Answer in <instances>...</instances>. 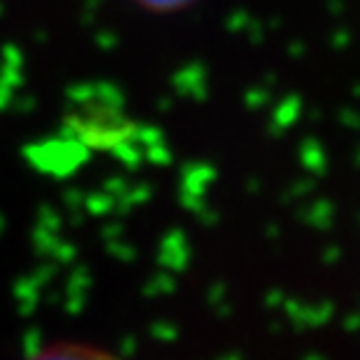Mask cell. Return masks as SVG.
<instances>
[{"label":"cell","instance_id":"obj_2","mask_svg":"<svg viewBox=\"0 0 360 360\" xmlns=\"http://www.w3.org/2000/svg\"><path fill=\"white\" fill-rule=\"evenodd\" d=\"M138 3H143V6L155 8V11H170V8H180V6H186V3H191V0H138Z\"/></svg>","mask_w":360,"mask_h":360},{"label":"cell","instance_id":"obj_1","mask_svg":"<svg viewBox=\"0 0 360 360\" xmlns=\"http://www.w3.org/2000/svg\"><path fill=\"white\" fill-rule=\"evenodd\" d=\"M25 360H125L123 355L112 353L110 348L88 340H53L38 348Z\"/></svg>","mask_w":360,"mask_h":360}]
</instances>
